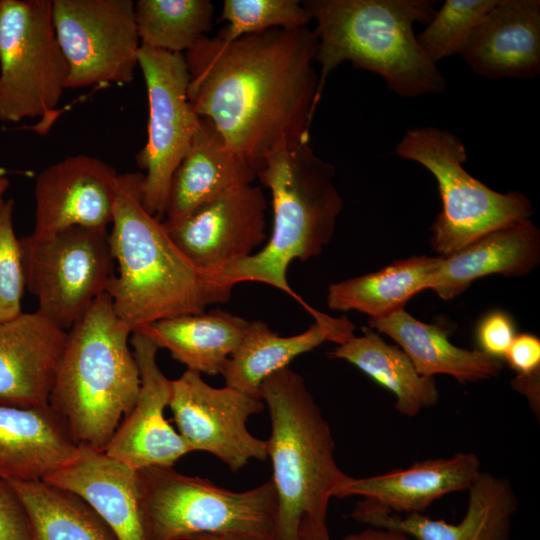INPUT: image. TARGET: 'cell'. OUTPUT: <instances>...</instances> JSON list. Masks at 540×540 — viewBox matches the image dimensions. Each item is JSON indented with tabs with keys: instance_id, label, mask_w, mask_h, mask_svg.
Here are the masks:
<instances>
[{
	"instance_id": "15",
	"label": "cell",
	"mask_w": 540,
	"mask_h": 540,
	"mask_svg": "<svg viewBox=\"0 0 540 540\" xmlns=\"http://www.w3.org/2000/svg\"><path fill=\"white\" fill-rule=\"evenodd\" d=\"M118 177L108 163L85 154L49 165L35 180L30 235L43 238L75 226L107 229L113 219Z\"/></svg>"
},
{
	"instance_id": "30",
	"label": "cell",
	"mask_w": 540,
	"mask_h": 540,
	"mask_svg": "<svg viewBox=\"0 0 540 540\" xmlns=\"http://www.w3.org/2000/svg\"><path fill=\"white\" fill-rule=\"evenodd\" d=\"M9 483L25 507L30 540H117L102 518L77 494L44 480Z\"/></svg>"
},
{
	"instance_id": "5",
	"label": "cell",
	"mask_w": 540,
	"mask_h": 540,
	"mask_svg": "<svg viewBox=\"0 0 540 540\" xmlns=\"http://www.w3.org/2000/svg\"><path fill=\"white\" fill-rule=\"evenodd\" d=\"M131 334L107 292L68 330L49 406L78 445L104 451L136 403L140 374Z\"/></svg>"
},
{
	"instance_id": "8",
	"label": "cell",
	"mask_w": 540,
	"mask_h": 540,
	"mask_svg": "<svg viewBox=\"0 0 540 540\" xmlns=\"http://www.w3.org/2000/svg\"><path fill=\"white\" fill-rule=\"evenodd\" d=\"M396 153L425 167L437 181L442 210L431 226L430 243L440 257L532 215L526 195L497 192L466 171V148L450 131L433 126L408 129Z\"/></svg>"
},
{
	"instance_id": "21",
	"label": "cell",
	"mask_w": 540,
	"mask_h": 540,
	"mask_svg": "<svg viewBox=\"0 0 540 540\" xmlns=\"http://www.w3.org/2000/svg\"><path fill=\"white\" fill-rule=\"evenodd\" d=\"M44 481L84 499L117 540H147L138 473L103 451L79 445L75 458Z\"/></svg>"
},
{
	"instance_id": "13",
	"label": "cell",
	"mask_w": 540,
	"mask_h": 540,
	"mask_svg": "<svg viewBox=\"0 0 540 540\" xmlns=\"http://www.w3.org/2000/svg\"><path fill=\"white\" fill-rule=\"evenodd\" d=\"M169 407L190 451H204L237 472L251 460L267 459V442L252 435L248 420L264 410L262 399L225 386L215 388L186 370L172 380Z\"/></svg>"
},
{
	"instance_id": "33",
	"label": "cell",
	"mask_w": 540,
	"mask_h": 540,
	"mask_svg": "<svg viewBox=\"0 0 540 540\" xmlns=\"http://www.w3.org/2000/svg\"><path fill=\"white\" fill-rule=\"evenodd\" d=\"M499 0H446L424 31L416 35L426 56L435 64L459 54L470 32Z\"/></svg>"
},
{
	"instance_id": "14",
	"label": "cell",
	"mask_w": 540,
	"mask_h": 540,
	"mask_svg": "<svg viewBox=\"0 0 540 540\" xmlns=\"http://www.w3.org/2000/svg\"><path fill=\"white\" fill-rule=\"evenodd\" d=\"M266 210L262 187L246 184L163 224L182 254L208 273L252 255L266 241Z\"/></svg>"
},
{
	"instance_id": "9",
	"label": "cell",
	"mask_w": 540,
	"mask_h": 540,
	"mask_svg": "<svg viewBox=\"0 0 540 540\" xmlns=\"http://www.w3.org/2000/svg\"><path fill=\"white\" fill-rule=\"evenodd\" d=\"M68 66L52 22L51 0H0V120L54 112Z\"/></svg>"
},
{
	"instance_id": "6",
	"label": "cell",
	"mask_w": 540,
	"mask_h": 540,
	"mask_svg": "<svg viewBox=\"0 0 540 540\" xmlns=\"http://www.w3.org/2000/svg\"><path fill=\"white\" fill-rule=\"evenodd\" d=\"M260 398L271 424L267 456L277 494L273 540H299L304 517L326 521L331 498L348 479L335 442L304 378L285 367L264 380Z\"/></svg>"
},
{
	"instance_id": "42",
	"label": "cell",
	"mask_w": 540,
	"mask_h": 540,
	"mask_svg": "<svg viewBox=\"0 0 540 540\" xmlns=\"http://www.w3.org/2000/svg\"><path fill=\"white\" fill-rule=\"evenodd\" d=\"M10 185L9 179L2 173H0V204L5 200L4 195Z\"/></svg>"
},
{
	"instance_id": "12",
	"label": "cell",
	"mask_w": 540,
	"mask_h": 540,
	"mask_svg": "<svg viewBox=\"0 0 540 540\" xmlns=\"http://www.w3.org/2000/svg\"><path fill=\"white\" fill-rule=\"evenodd\" d=\"M52 22L68 66L66 89L134 80L141 47L131 0H52Z\"/></svg>"
},
{
	"instance_id": "22",
	"label": "cell",
	"mask_w": 540,
	"mask_h": 540,
	"mask_svg": "<svg viewBox=\"0 0 540 540\" xmlns=\"http://www.w3.org/2000/svg\"><path fill=\"white\" fill-rule=\"evenodd\" d=\"M79 445L49 406L0 405V479L37 481L69 464Z\"/></svg>"
},
{
	"instance_id": "17",
	"label": "cell",
	"mask_w": 540,
	"mask_h": 540,
	"mask_svg": "<svg viewBox=\"0 0 540 540\" xmlns=\"http://www.w3.org/2000/svg\"><path fill=\"white\" fill-rule=\"evenodd\" d=\"M67 336L37 310L0 322V405H49Z\"/></svg>"
},
{
	"instance_id": "40",
	"label": "cell",
	"mask_w": 540,
	"mask_h": 540,
	"mask_svg": "<svg viewBox=\"0 0 540 540\" xmlns=\"http://www.w3.org/2000/svg\"><path fill=\"white\" fill-rule=\"evenodd\" d=\"M299 540H331L326 521L304 517L299 530Z\"/></svg>"
},
{
	"instance_id": "3",
	"label": "cell",
	"mask_w": 540,
	"mask_h": 540,
	"mask_svg": "<svg viewBox=\"0 0 540 540\" xmlns=\"http://www.w3.org/2000/svg\"><path fill=\"white\" fill-rule=\"evenodd\" d=\"M269 189L273 226L267 243L247 257L208 272L210 280L232 290L241 282L273 286L309 307L290 287L289 265L320 255L333 237L343 201L334 184V166L317 156L310 140L282 144L266 154L256 171Z\"/></svg>"
},
{
	"instance_id": "2",
	"label": "cell",
	"mask_w": 540,
	"mask_h": 540,
	"mask_svg": "<svg viewBox=\"0 0 540 540\" xmlns=\"http://www.w3.org/2000/svg\"><path fill=\"white\" fill-rule=\"evenodd\" d=\"M143 173L119 174L109 242L118 274L107 293L132 333L155 321L202 313L227 302L232 290L212 282L171 240L162 221L143 206Z\"/></svg>"
},
{
	"instance_id": "26",
	"label": "cell",
	"mask_w": 540,
	"mask_h": 540,
	"mask_svg": "<svg viewBox=\"0 0 540 540\" xmlns=\"http://www.w3.org/2000/svg\"><path fill=\"white\" fill-rule=\"evenodd\" d=\"M368 324L394 340L422 376L444 374L459 383L477 382L498 376L503 368V360L478 349L455 346L446 330L424 323L404 309L385 317L369 318Z\"/></svg>"
},
{
	"instance_id": "32",
	"label": "cell",
	"mask_w": 540,
	"mask_h": 540,
	"mask_svg": "<svg viewBox=\"0 0 540 540\" xmlns=\"http://www.w3.org/2000/svg\"><path fill=\"white\" fill-rule=\"evenodd\" d=\"M221 19L227 25L217 36L225 41L272 29L303 28L312 20L299 0H224Z\"/></svg>"
},
{
	"instance_id": "23",
	"label": "cell",
	"mask_w": 540,
	"mask_h": 540,
	"mask_svg": "<svg viewBox=\"0 0 540 540\" xmlns=\"http://www.w3.org/2000/svg\"><path fill=\"white\" fill-rule=\"evenodd\" d=\"M310 313L314 323L292 336H280L261 320L249 321L240 344L221 372L225 386L260 398L261 385L270 375L289 367L295 358L325 341L340 344L353 334L354 325L346 316L333 318L315 309Z\"/></svg>"
},
{
	"instance_id": "27",
	"label": "cell",
	"mask_w": 540,
	"mask_h": 540,
	"mask_svg": "<svg viewBox=\"0 0 540 540\" xmlns=\"http://www.w3.org/2000/svg\"><path fill=\"white\" fill-rule=\"evenodd\" d=\"M248 323L229 312L211 310L161 319L135 332L167 349L188 370L215 376L240 344Z\"/></svg>"
},
{
	"instance_id": "4",
	"label": "cell",
	"mask_w": 540,
	"mask_h": 540,
	"mask_svg": "<svg viewBox=\"0 0 540 540\" xmlns=\"http://www.w3.org/2000/svg\"><path fill=\"white\" fill-rule=\"evenodd\" d=\"M303 5L316 22L315 60L320 65L314 107L329 74L343 62L380 76L401 97L444 91L446 81L420 47L413 26L428 24L432 0H308Z\"/></svg>"
},
{
	"instance_id": "16",
	"label": "cell",
	"mask_w": 540,
	"mask_h": 540,
	"mask_svg": "<svg viewBox=\"0 0 540 540\" xmlns=\"http://www.w3.org/2000/svg\"><path fill=\"white\" fill-rule=\"evenodd\" d=\"M130 344L140 374V391L131 412L119 424L104 453L133 470L151 466H173L190 449L165 419L172 380L157 363L159 348L139 332L131 334Z\"/></svg>"
},
{
	"instance_id": "24",
	"label": "cell",
	"mask_w": 540,
	"mask_h": 540,
	"mask_svg": "<svg viewBox=\"0 0 540 540\" xmlns=\"http://www.w3.org/2000/svg\"><path fill=\"white\" fill-rule=\"evenodd\" d=\"M539 261L540 231L530 219L522 220L442 257L429 289L449 301L479 278L491 274L521 277L535 269Z\"/></svg>"
},
{
	"instance_id": "35",
	"label": "cell",
	"mask_w": 540,
	"mask_h": 540,
	"mask_svg": "<svg viewBox=\"0 0 540 540\" xmlns=\"http://www.w3.org/2000/svg\"><path fill=\"white\" fill-rule=\"evenodd\" d=\"M516 335L515 324L509 314L501 310L491 311L478 323V350L502 360Z\"/></svg>"
},
{
	"instance_id": "20",
	"label": "cell",
	"mask_w": 540,
	"mask_h": 540,
	"mask_svg": "<svg viewBox=\"0 0 540 540\" xmlns=\"http://www.w3.org/2000/svg\"><path fill=\"white\" fill-rule=\"evenodd\" d=\"M480 472L481 462L476 454L456 453L374 476H349L336 497L360 496L398 514L423 513L445 495L468 491Z\"/></svg>"
},
{
	"instance_id": "19",
	"label": "cell",
	"mask_w": 540,
	"mask_h": 540,
	"mask_svg": "<svg viewBox=\"0 0 540 540\" xmlns=\"http://www.w3.org/2000/svg\"><path fill=\"white\" fill-rule=\"evenodd\" d=\"M459 55L489 79L540 74V1L499 0L477 23Z\"/></svg>"
},
{
	"instance_id": "10",
	"label": "cell",
	"mask_w": 540,
	"mask_h": 540,
	"mask_svg": "<svg viewBox=\"0 0 540 540\" xmlns=\"http://www.w3.org/2000/svg\"><path fill=\"white\" fill-rule=\"evenodd\" d=\"M25 285L41 314L68 331L115 276L108 229L75 226L20 238Z\"/></svg>"
},
{
	"instance_id": "34",
	"label": "cell",
	"mask_w": 540,
	"mask_h": 540,
	"mask_svg": "<svg viewBox=\"0 0 540 540\" xmlns=\"http://www.w3.org/2000/svg\"><path fill=\"white\" fill-rule=\"evenodd\" d=\"M14 200L0 204V322L22 312L25 272L20 238L14 230Z\"/></svg>"
},
{
	"instance_id": "31",
	"label": "cell",
	"mask_w": 540,
	"mask_h": 540,
	"mask_svg": "<svg viewBox=\"0 0 540 540\" xmlns=\"http://www.w3.org/2000/svg\"><path fill=\"white\" fill-rule=\"evenodd\" d=\"M135 21L141 45L184 54L212 26L209 0H138Z\"/></svg>"
},
{
	"instance_id": "37",
	"label": "cell",
	"mask_w": 540,
	"mask_h": 540,
	"mask_svg": "<svg viewBox=\"0 0 540 540\" xmlns=\"http://www.w3.org/2000/svg\"><path fill=\"white\" fill-rule=\"evenodd\" d=\"M505 361L517 375L527 378L540 375V340L530 333L517 334L505 356Z\"/></svg>"
},
{
	"instance_id": "38",
	"label": "cell",
	"mask_w": 540,
	"mask_h": 540,
	"mask_svg": "<svg viewBox=\"0 0 540 540\" xmlns=\"http://www.w3.org/2000/svg\"><path fill=\"white\" fill-rule=\"evenodd\" d=\"M342 540H414L403 532L367 527L359 532L346 535Z\"/></svg>"
},
{
	"instance_id": "25",
	"label": "cell",
	"mask_w": 540,
	"mask_h": 540,
	"mask_svg": "<svg viewBox=\"0 0 540 540\" xmlns=\"http://www.w3.org/2000/svg\"><path fill=\"white\" fill-rule=\"evenodd\" d=\"M256 179V169L228 147L208 119L201 118L173 174L162 222H175L215 197L253 184Z\"/></svg>"
},
{
	"instance_id": "39",
	"label": "cell",
	"mask_w": 540,
	"mask_h": 540,
	"mask_svg": "<svg viewBox=\"0 0 540 540\" xmlns=\"http://www.w3.org/2000/svg\"><path fill=\"white\" fill-rule=\"evenodd\" d=\"M540 375H535L527 378L515 377L511 384L515 390L524 394L532 406L534 412L539 414L540 407Z\"/></svg>"
},
{
	"instance_id": "18",
	"label": "cell",
	"mask_w": 540,
	"mask_h": 540,
	"mask_svg": "<svg viewBox=\"0 0 540 540\" xmlns=\"http://www.w3.org/2000/svg\"><path fill=\"white\" fill-rule=\"evenodd\" d=\"M465 516L457 524L422 513L400 515L367 500H360L350 517L367 527L400 531L414 540H509L518 503L510 482L480 472L468 490Z\"/></svg>"
},
{
	"instance_id": "1",
	"label": "cell",
	"mask_w": 540,
	"mask_h": 540,
	"mask_svg": "<svg viewBox=\"0 0 540 540\" xmlns=\"http://www.w3.org/2000/svg\"><path fill=\"white\" fill-rule=\"evenodd\" d=\"M316 50V34L308 27L234 41L204 36L184 53L189 101L257 171L276 147L310 140Z\"/></svg>"
},
{
	"instance_id": "7",
	"label": "cell",
	"mask_w": 540,
	"mask_h": 540,
	"mask_svg": "<svg viewBox=\"0 0 540 540\" xmlns=\"http://www.w3.org/2000/svg\"><path fill=\"white\" fill-rule=\"evenodd\" d=\"M137 473L147 540H188L200 534L273 540L278 502L271 479L237 492L173 466Z\"/></svg>"
},
{
	"instance_id": "29",
	"label": "cell",
	"mask_w": 540,
	"mask_h": 540,
	"mask_svg": "<svg viewBox=\"0 0 540 540\" xmlns=\"http://www.w3.org/2000/svg\"><path fill=\"white\" fill-rule=\"evenodd\" d=\"M442 257L412 256L396 260L378 271L349 278L328 287L332 310H355L380 318L400 309L417 293L429 289Z\"/></svg>"
},
{
	"instance_id": "11",
	"label": "cell",
	"mask_w": 540,
	"mask_h": 540,
	"mask_svg": "<svg viewBox=\"0 0 540 540\" xmlns=\"http://www.w3.org/2000/svg\"><path fill=\"white\" fill-rule=\"evenodd\" d=\"M147 90V140L137 154L145 171L141 198L145 209L163 221L173 174L187 153L200 119L188 98L185 56L141 45L138 54Z\"/></svg>"
},
{
	"instance_id": "36",
	"label": "cell",
	"mask_w": 540,
	"mask_h": 540,
	"mask_svg": "<svg viewBox=\"0 0 540 540\" xmlns=\"http://www.w3.org/2000/svg\"><path fill=\"white\" fill-rule=\"evenodd\" d=\"M0 540H30L25 507L12 485L0 479Z\"/></svg>"
},
{
	"instance_id": "41",
	"label": "cell",
	"mask_w": 540,
	"mask_h": 540,
	"mask_svg": "<svg viewBox=\"0 0 540 540\" xmlns=\"http://www.w3.org/2000/svg\"><path fill=\"white\" fill-rule=\"evenodd\" d=\"M188 540H248L238 537L213 535V534H200L189 538Z\"/></svg>"
},
{
	"instance_id": "28",
	"label": "cell",
	"mask_w": 540,
	"mask_h": 540,
	"mask_svg": "<svg viewBox=\"0 0 540 540\" xmlns=\"http://www.w3.org/2000/svg\"><path fill=\"white\" fill-rule=\"evenodd\" d=\"M328 356L351 363L393 393L401 415L414 417L439 400L435 377L420 375L400 347L385 342L370 327L363 328L361 336H348Z\"/></svg>"
}]
</instances>
